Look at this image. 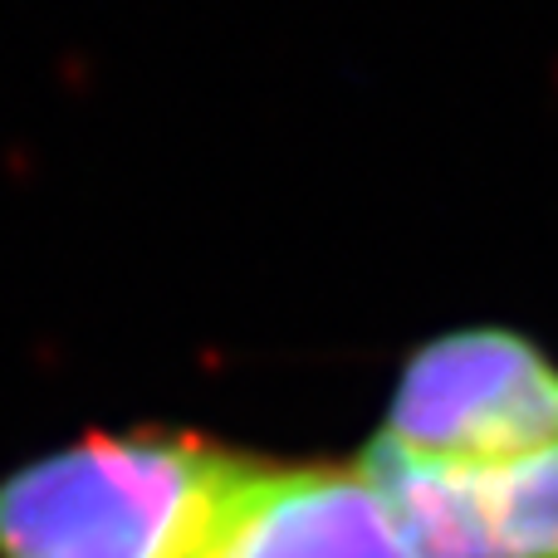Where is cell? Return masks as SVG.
<instances>
[{
	"label": "cell",
	"mask_w": 558,
	"mask_h": 558,
	"mask_svg": "<svg viewBox=\"0 0 558 558\" xmlns=\"http://www.w3.org/2000/svg\"><path fill=\"white\" fill-rule=\"evenodd\" d=\"M235 465L186 432H94L0 481V558H192Z\"/></svg>",
	"instance_id": "6da1fadb"
},
{
	"label": "cell",
	"mask_w": 558,
	"mask_h": 558,
	"mask_svg": "<svg viewBox=\"0 0 558 558\" xmlns=\"http://www.w3.org/2000/svg\"><path fill=\"white\" fill-rule=\"evenodd\" d=\"M373 441L436 465H510L554 451L558 357L500 324L436 333L402 363Z\"/></svg>",
	"instance_id": "7a4b0ae2"
},
{
	"label": "cell",
	"mask_w": 558,
	"mask_h": 558,
	"mask_svg": "<svg viewBox=\"0 0 558 558\" xmlns=\"http://www.w3.org/2000/svg\"><path fill=\"white\" fill-rule=\"evenodd\" d=\"M192 558H412L377 475L357 465L245 461Z\"/></svg>",
	"instance_id": "277c9868"
},
{
	"label": "cell",
	"mask_w": 558,
	"mask_h": 558,
	"mask_svg": "<svg viewBox=\"0 0 558 558\" xmlns=\"http://www.w3.org/2000/svg\"><path fill=\"white\" fill-rule=\"evenodd\" d=\"M412 558H558V446L510 465H436L367 446Z\"/></svg>",
	"instance_id": "3957f363"
}]
</instances>
